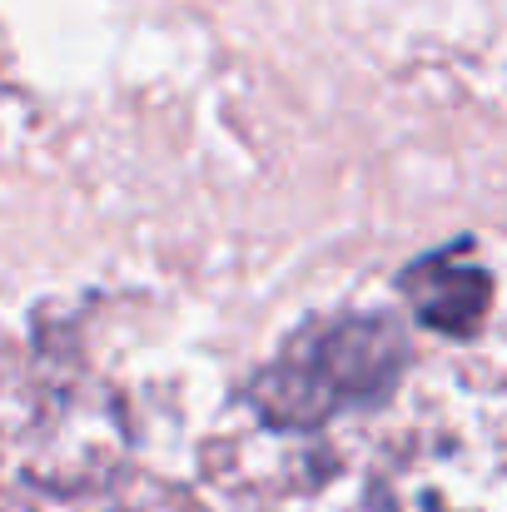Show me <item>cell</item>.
Instances as JSON below:
<instances>
[{
  "mask_svg": "<svg viewBox=\"0 0 507 512\" xmlns=\"http://www.w3.org/2000/svg\"><path fill=\"white\" fill-rule=\"evenodd\" d=\"M403 363V339L383 319H343L294 343L279 368L259 383V408L279 423H324L348 403L373 398L393 383Z\"/></svg>",
  "mask_w": 507,
  "mask_h": 512,
  "instance_id": "obj_1",
  "label": "cell"
},
{
  "mask_svg": "<svg viewBox=\"0 0 507 512\" xmlns=\"http://www.w3.org/2000/svg\"><path fill=\"white\" fill-rule=\"evenodd\" d=\"M403 294L413 299L423 324H433L443 334H473L488 309V274L463 249H453V254L413 264L403 279Z\"/></svg>",
  "mask_w": 507,
  "mask_h": 512,
  "instance_id": "obj_2",
  "label": "cell"
}]
</instances>
